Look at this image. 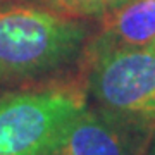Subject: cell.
<instances>
[{"label": "cell", "mask_w": 155, "mask_h": 155, "mask_svg": "<svg viewBox=\"0 0 155 155\" xmlns=\"http://www.w3.org/2000/svg\"><path fill=\"white\" fill-rule=\"evenodd\" d=\"M150 45H155V0H126L95 19L78 64L102 54Z\"/></svg>", "instance_id": "5"}, {"label": "cell", "mask_w": 155, "mask_h": 155, "mask_svg": "<svg viewBox=\"0 0 155 155\" xmlns=\"http://www.w3.org/2000/svg\"><path fill=\"white\" fill-rule=\"evenodd\" d=\"M153 131L93 104L62 129L43 155H145Z\"/></svg>", "instance_id": "4"}, {"label": "cell", "mask_w": 155, "mask_h": 155, "mask_svg": "<svg viewBox=\"0 0 155 155\" xmlns=\"http://www.w3.org/2000/svg\"><path fill=\"white\" fill-rule=\"evenodd\" d=\"M145 155H155V131H153V134H152V140H150V145H148Z\"/></svg>", "instance_id": "7"}, {"label": "cell", "mask_w": 155, "mask_h": 155, "mask_svg": "<svg viewBox=\"0 0 155 155\" xmlns=\"http://www.w3.org/2000/svg\"><path fill=\"white\" fill-rule=\"evenodd\" d=\"M90 31L88 19L33 0H0V84L47 79L79 62Z\"/></svg>", "instance_id": "1"}, {"label": "cell", "mask_w": 155, "mask_h": 155, "mask_svg": "<svg viewBox=\"0 0 155 155\" xmlns=\"http://www.w3.org/2000/svg\"><path fill=\"white\" fill-rule=\"evenodd\" d=\"M78 69L95 105L155 129V45L102 54Z\"/></svg>", "instance_id": "3"}, {"label": "cell", "mask_w": 155, "mask_h": 155, "mask_svg": "<svg viewBox=\"0 0 155 155\" xmlns=\"http://www.w3.org/2000/svg\"><path fill=\"white\" fill-rule=\"evenodd\" d=\"M86 105L79 78L0 95V155H43Z\"/></svg>", "instance_id": "2"}, {"label": "cell", "mask_w": 155, "mask_h": 155, "mask_svg": "<svg viewBox=\"0 0 155 155\" xmlns=\"http://www.w3.org/2000/svg\"><path fill=\"white\" fill-rule=\"evenodd\" d=\"M52 11L78 19H97L126 0H33Z\"/></svg>", "instance_id": "6"}]
</instances>
